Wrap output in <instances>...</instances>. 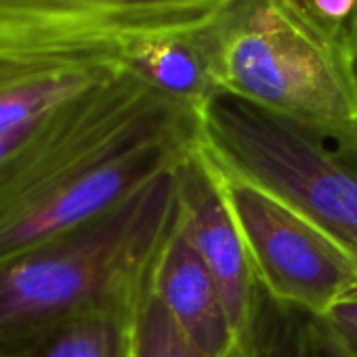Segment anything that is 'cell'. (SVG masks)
<instances>
[{
  "mask_svg": "<svg viewBox=\"0 0 357 357\" xmlns=\"http://www.w3.org/2000/svg\"><path fill=\"white\" fill-rule=\"evenodd\" d=\"M174 166L103 215L0 263V355L82 311L137 301L176 223Z\"/></svg>",
  "mask_w": 357,
  "mask_h": 357,
  "instance_id": "cell-1",
  "label": "cell"
},
{
  "mask_svg": "<svg viewBox=\"0 0 357 357\" xmlns=\"http://www.w3.org/2000/svg\"><path fill=\"white\" fill-rule=\"evenodd\" d=\"M200 130L223 174L284 202L357 263V124L315 126L221 93Z\"/></svg>",
  "mask_w": 357,
  "mask_h": 357,
  "instance_id": "cell-2",
  "label": "cell"
},
{
  "mask_svg": "<svg viewBox=\"0 0 357 357\" xmlns=\"http://www.w3.org/2000/svg\"><path fill=\"white\" fill-rule=\"evenodd\" d=\"M223 93L315 124H357L351 63L294 13L288 0H223Z\"/></svg>",
  "mask_w": 357,
  "mask_h": 357,
  "instance_id": "cell-3",
  "label": "cell"
},
{
  "mask_svg": "<svg viewBox=\"0 0 357 357\" xmlns=\"http://www.w3.org/2000/svg\"><path fill=\"white\" fill-rule=\"evenodd\" d=\"M202 139L200 118L68 166L0 204V263L122 202Z\"/></svg>",
  "mask_w": 357,
  "mask_h": 357,
  "instance_id": "cell-4",
  "label": "cell"
},
{
  "mask_svg": "<svg viewBox=\"0 0 357 357\" xmlns=\"http://www.w3.org/2000/svg\"><path fill=\"white\" fill-rule=\"evenodd\" d=\"M223 183L252 275L275 301L321 317L357 286V263L307 219L240 178Z\"/></svg>",
  "mask_w": 357,
  "mask_h": 357,
  "instance_id": "cell-5",
  "label": "cell"
},
{
  "mask_svg": "<svg viewBox=\"0 0 357 357\" xmlns=\"http://www.w3.org/2000/svg\"><path fill=\"white\" fill-rule=\"evenodd\" d=\"M120 38L84 24L0 28V135L114 76Z\"/></svg>",
  "mask_w": 357,
  "mask_h": 357,
  "instance_id": "cell-6",
  "label": "cell"
},
{
  "mask_svg": "<svg viewBox=\"0 0 357 357\" xmlns=\"http://www.w3.org/2000/svg\"><path fill=\"white\" fill-rule=\"evenodd\" d=\"M178 225L217 280L227 315L238 332L250 311L257 280L227 202L223 174L202 147V139L174 166Z\"/></svg>",
  "mask_w": 357,
  "mask_h": 357,
  "instance_id": "cell-7",
  "label": "cell"
},
{
  "mask_svg": "<svg viewBox=\"0 0 357 357\" xmlns=\"http://www.w3.org/2000/svg\"><path fill=\"white\" fill-rule=\"evenodd\" d=\"M219 9L196 22L124 34L120 66L155 93L200 114L223 93Z\"/></svg>",
  "mask_w": 357,
  "mask_h": 357,
  "instance_id": "cell-8",
  "label": "cell"
},
{
  "mask_svg": "<svg viewBox=\"0 0 357 357\" xmlns=\"http://www.w3.org/2000/svg\"><path fill=\"white\" fill-rule=\"evenodd\" d=\"M149 288L192 344L208 357L227 353L236 330L217 280L178 225V211L176 223L151 265Z\"/></svg>",
  "mask_w": 357,
  "mask_h": 357,
  "instance_id": "cell-9",
  "label": "cell"
},
{
  "mask_svg": "<svg viewBox=\"0 0 357 357\" xmlns=\"http://www.w3.org/2000/svg\"><path fill=\"white\" fill-rule=\"evenodd\" d=\"M223 0H0V28L84 24L118 36L196 22Z\"/></svg>",
  "mask_w": 357,
  "mask_h": 357,
  "instance_id": "cell-10",
  "label": "cell"
},
{
  "mask_svg": "<svg viewBox=\"0 0 357 357\" xmlns=\"http://www.w3.org/2000/svg\"><path fill=\"white\" fill-rule=\"evenodd\" d=\"M223 357H344L319 317L255 286L246 321Z\"/></svg>",
  "mask_w": 357,
  "mask_h": 357,
  "instance_id": "cell-11",
  "label": "cell"
},
{
  "mask_svg": "<svg viewBox=\"0 0 357 357\" xmlns=\"http://www.w3.org/2000/svg\"><path fill=\"white\" fill-rule=\"evenodd\" d=\"M132 305L82 311L0 357H130Z\"/></svg>",
  "mask_w": 357,
  "mask_h": 357,
  "instance_id": "cell-12",
  "label": "cell"
},
{
  "mask_svg": "<svg viewBox=\"0 0 357 357\" xmlns=\"http://www.w3.org/2000/svg\"><path fill=\"white\" fill-rule=\"evenodd\" d=\"M130 357H208L174 326L149 288V275L130 315Z\"/></svg>",
  "mask_w": 357,
  "mask_h": 357,
  "instance_id": "cell-13",
  "label": "cell"
},
{
  "mask_svg": "<svg viewBox=\"0 0 357 357\" xmlns=\"http://www.w3.org/2000/svg\"><path fill=\"white\" fill-rule=\"evenodd\" d=\"M288 5L307 28L351 61L357 36V0H288Z\"/></svg>",
  "mask_w": 357,
  "mask_h": 357,
  "instance_id": "cell-14",
  "label": "cell"
},
{
  "mask_svg": "<svg viewBox=\"0 0 357 357\" xmlns=\"http://www.w3.org/2000/svg\"><path fill=\"white\" fill-rule=\"evenodd\" d=\"M319 319L340 353L357 357V286L344 292Z\"/></svg>",
  "mask_w": 357,
  "mask_h": 357,
  "instance_id": "cell-15",
  "label": "cell"
},
{
  "mask_svg": "<svg viewBox=\"0 0 357 357\" xmlns=\"http://www.w3.org/2000/svg\"><path fill=\"white\" fill-rule=\"evenodd\" d=\"M40 118H36V120H32L28 124H22V126L13 128L9 132L0 135V196H3V192L11 185L13 176L17 172V166H20L22 149H24V145H26L34 124Z\"/></svg>",
  "mask_w": 357,
  "mask_h": 357,
  "instance_id": "cell-16",
  "label": "cell"
},
{
  "mask_svg": "<svg viewBox=\"0 0 357 357\" xmlns=\"http://www.w3.org/2000/svg\"><path fill=\"white\" fill-rule=\"evenodd\" d=\"M351 72H353V78H355V84H357V36H355V43H353V49H351Z\"/></svg>",
  "mask_w": 357,
  "mask_h": 357,
  "instance_id": "cell-17",
  "label": "cell"
}]
</instances>
